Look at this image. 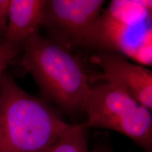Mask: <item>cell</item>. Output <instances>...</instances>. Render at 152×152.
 <instances>
[{
    "label": "cell",
    "mask_w": 152,
    "mask_h": 152,
    "mask_svg": "<svg viewBox=\"0 0 152 152\" xmlns=\"http://www.w3.org/2000/svg\"><path fill=\"white\" fill-rule=\"evenodd\" d=\"M10 0H0V33L4 35L7 27Z\"/></svg>",
    "instance_id": "10"
},
{
    "label": "cell",
    "mask_w": 152,
    "mask_h": 152,
    "mask_svg": "<svg viewBox=\"0 0 152 152\" xmlns=\"http://www.w3.org/2000/svg\"><path fill=\"white\" fill-rule=\"evenodd\" d=\"M45 4V0H10L3 40L21 47L26 38L38 32L42 22Z\"/></svg>",
    "instance_id": "7"
},
{
    "label": "cell",
    "mask_w": 152,
    "mask_h": 152,
    "mask_svg": "<svg viewBox=\"0 0 152 152\" xmlns=\"http://www.w3.org/2000/svg\"><path fill=\"white\" fill-rule=\"evenodd\" d=\"M151 1H112L80 47L119 53L151 65Z\"/></svg>",
    "instance_id": "3"
},
{
    "label": "cell",
    "mask_w": 152,
    "mask_h": 152,
    "mask_svg": "<svg viewBox=\"0 0 152 152\" xmlns=\"http://www.w3.org/2000/svg\"><path fill=\"white\" fill-rule=\"evenodd\" d=\"M87 128L85 123L73 124L59 140L42 152H90L87 144Z\"/></svg>",
    "instance_id": "8"
},
{
    "label": "cell",
    "mask_w": 152,
    "mask_h": 152,
    "mask_svg": "<svg viewBox=\"0 0 152 152\" xmlns=\"http://www.w3.org/2000/svg\"><path fill=\"white\" fill-rule=\"evenodd\" d=\"M87 128L124 134L144 152H152L151 111L105 82L90 85L83 108Z\"/></svg>",
    "instance_id": "4"
},
{
    "label": "cell",
    "mask_w": 152,
    "mask_h": 152,
    "mask_svg": "<svg viewBox=\"0 0 152 152\" xmlns=\"http://www.w3.org/2000/svg\"><path fill=\"white\" fill-rule=\"evenodd\" d=\"M90 152H114L113 150L110 149L109 147H97L94 149Z\"/></svg>",
    "instance_id": "11"
},
{
    "label": "cell",
    "mask_w": 152,
    "mask_h": 152,
    "mask_svg": "<svg viewBox=\"0 0 152 152\" xmlns=\"http://www.w3.org/2000/svg\"><path fill=\"white\" fill-rule=\"evenodd\" d=\"M72 125L45 101L23 90L9 74H0V152H42Z\"/></svg>",
    "instance_id": "1"
},
{
    "label": "cell",
    "mask_w": 152,
    "mask_h": 152,
    "mask_svg": "<svg viewBox=\"0 0 152 152\" xmlns=\"http://www.w3.org/2000/svg\"><path fill=\"white\" fill-rule=\"evenodd\" d=\"M105 3L103 0L46 1L41 26L49 40L70 51L79 46L97 20Z\"/></svg>",
    "instance_id": "5"
},
{
    "label": "cell",
    "mask_w": 152,
    "mask_h": 152,
    "mask_svg": "<svg viewBox=\"0 0 152 152\" xmlns=\"http://www.w3.org/2000/svg\"><path fill=\"white\" fill-rule=\"evenodd\" d=\"M91 61L102 73L89 81H104L114 89L134 99L148 109H152V72L144 66L131 63L119 53L99 51Z\"/></svg>",
    "instance_id": "6"
},
{
    "label": "cell",
    "mask_w": 152,
    "mask_h": 152,
    "mask_svg": "<svg viewBox=\"0 0 152 152\" xmlns=\"http://www.w3.org/2000/svg\"><path fill=\"white\" fill-rule=\"evenodd\" d=\"M21 64L33 75L42 94L67 112L83 111L90 81L70 51L53 43L39 31L21 44Z\"/></svg>",
    "instance_id": "2"
},
{
    "label": "cell",
    "mask_w": 152,
    "mask_h": 152,
    "mask_svg": "<svg viewBox=\"0 0 152 152\" xmlns=\"http://www.w3.org/2000/svg\"><path fill=\"white\" fill-rule=\"evenodd\" d=\"M21 51V47L2 41L0 42V74L4 72L7 67L15 56Z\"/></svg>",
    "instance_id": "9"
}]
</instances>
